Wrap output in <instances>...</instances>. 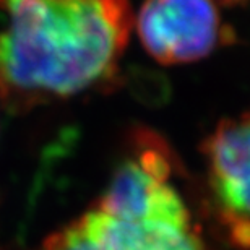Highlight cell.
<instances>
[{
  "instance_id": "cell-4",
  "label": "cell",
  "mask_w": 250,
  "mask_h": 250,
  "mask_svg": "<svg viewBox=\"0 0 250 250\" xmlns=\"http://www.w3.org/2000/svg\"><path fill=\"white\" fill-rule=\"evenodd\" d=\"M202 149L216 202L236 236L250 244V111L219 122Z\"/></svg>"
},
{
  "instance_id": "cell-7",
  "label": "cell",
  "mask_w": 250,
  "mask_h": 250,
  "mask_svg": "<svg viewBox=\"0 0 250 250\" xmlns=\"http://www.w3.org/2000/svg\"><path fill=\"white\" fill-rule=\"evenodd\" d=\"M221 3H226V5H236V3H246L249 0H218Z\"/></svg>"
},
{
  "instance_id": "cell-6",
  "label": "cell",
  "mask_w": 250,
  "mask_h": 250,
  "mask_svg": "<svg viewBox=\"0 0 250 250\" xmlns=\"http://www.w3.org/2000/svg\"><path fill=\"white\" fill-rule=\"evenodd\" d=\"M41 250H106L86 214L59 229L44 241Z\"/></svg>"
},
{
  "instance_id": "cell-5",
  "label": "cell",
  "mask_w": 250,
  "mask_h": 250,
  "mask_svg": "<svg viewBox=\"0 0 250 250\" xmlns=\"http://www.w3.org/2000/svg\"><path fill=\"white\" fill-rule=\"evenodd\" d=\"M86 218L106 250H207L192 221H121L96 208Z\"/></svg>"
},
{
  "instance_id": "cell-3",
  "label": "cell",
  "mask_w": 250,
  "mask_h": 250,
  "mask_svg": "<svg viewBox=\"0 0 250 250\" xmlns=\"http://www.w3.org/2000/svg\"><path fill=\"white\" fill-rule=\"evenodd\" d=\"M137 31L146 52L163 65L200 61L234 41L213 0H145Z\"/></svg>"
},
{
  "instance_id": "cell-2",
  "label": "cell",
  "mask_w": 250,
  "mask_h": 250,
  "mask_svg": "<svg viewBox=\"0 0 250 250\" xmlns=\"http://www.w3.org/2000/svg\"><path fill=\"white\" fill-rule=\"evenodd\" d=\"M135 154L117 167L96 209L121 221H190L184 198L169 184L171 151L158 135H133Z\"/></svg>"
},
{
  "instance_id": "cell-1",
  "label": "cell",
  "mask_w": 250,
  "mask_h": 250,
  "mask_svg": "<svg viewBox=\"0 0 250 250\" xmlns=\"http://www.w3.org/2000/svg\"><path fill=\"white\" fill-rule=\"evenodd\" d=\"M128 0H0V103L12 112L114 83Z\"/></svg>"
}]
</instances>
